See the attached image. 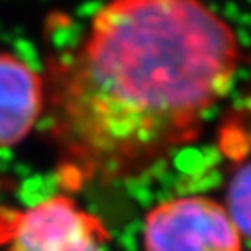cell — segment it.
Instances as JSON below:
<instances>
[{
    "instance_id": "1",
    "label": "cell",
    "mask_w": 251,
    "mask_h": 251,
    "mask_svg": "<svg viewBox=\"0 0 251 251\" xmlns=\"http://www.w3.org/2000/svg\"><path fill=\"white\" fill-rule=\"evenodd\" d=\"M240 60L234 30L205 0H106L43 73L62 186L136 179L194 142Z\"/></svg>"
},
{
    "instance_id": "2",
    "label": "cell",
    "mask_w": 251,
    "mask_h": 251,
    "mask_svg": "<svg viewBox=\"0 0 251 251\" xmlns=\"http://www.w3.org/2000/svg\"><path fill=\"white\" fill-rule=\"evenodd\" d=\"M108 244L104 222L67 194L0 206V251H108Z\"/></svg>"
},
{
    "instance_id": "3",
    "label": "cell",
    "mask_w": 251,
    "mask_h": 251,
    "mask_svg": "<svg viewBox=\"0 0 251 251\" xmlns=\"http://www.w3.org/2000/svg\"><path fill=\"white\" fill-rule=\"evenodd\" d=\"M144 251H242V236L222 203L186 196L147 212Z\"/></svg>"
},
{
    "instance_id": "4",
    "label": "cell",
    "mask_w": 251,
    "mask_h": 251,
    "mask_svg": "<svg viewBox=\"0 0 251 251\" xmlns=\"http://www.w3.org/2000/svg\"><path fill=\"white\" fill-rule=\"evenodd\" d=\"M43 75L26 60L0 50V149L15 147L43 117Z\"/></svg>"
},
{
    "instance_id": "5",
    "label": "cell",
    "mask_w": 251,
    "mask_h": 251,
    "mask_svg": "<svg viewBox=\"0 0 251 251\" xmlns=\"http://www.w3.org/2000/svg\"><path fill=\"white\" fill-rule=\"evenodd\" d=\"M224 206L240 236L251 240V162L242 164L233 173Z\"/></svg>"
}]
</instances>
